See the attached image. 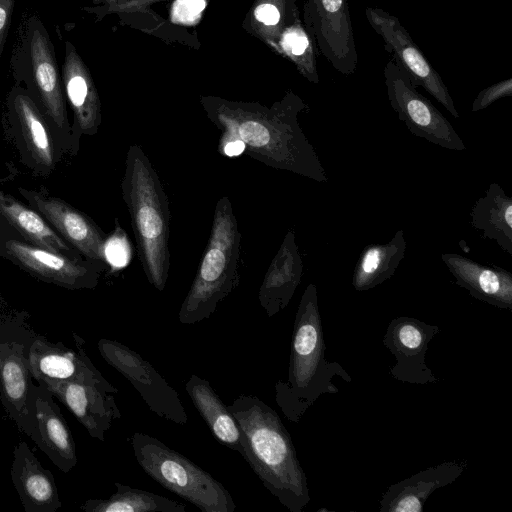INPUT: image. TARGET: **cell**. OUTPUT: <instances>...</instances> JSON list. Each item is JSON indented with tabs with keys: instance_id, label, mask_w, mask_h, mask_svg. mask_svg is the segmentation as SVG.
Listing matches in <instances>:
<instances>
[{
	"instance_id": "cell-1",
	"label": "cell",
	"mask_w": 512,
	"mask_h": 512,
	"mask_svg": "<svg viewBox=\"0 0 512 512\" xmlns=\"http://www.w3.org/2000/svg\"><path fill=\"white\" fill-rule=\"evenodd\" d=\"M200 103L208 119L222 130L221 145L241 140L245 154L269 167L328 182L298 122L299 113L308 110V105L293 91L271 106L218 96H201Z\"/></svg>"
},
{
	"instance_id": "cell-2",
	"label": "cell",
	"mask_w": 512,
	"mask_h": 512,
	"mask_svg": "<svg viewBox=\"0 0 512 512\" xmlns=\"http://www.w3.org/2000/svg\"><path fill=\"white\" fill-rule=\"evenodd\" d=\"M227 407L241 433L244 460L285 508L302 512L311 500L307 477L278 413L253 395H239Z\"/></svg>"
},
{
	"instance_id": "cell-3",
	"label": "cell",
	"mask_w": 512,
	"mask_h": 512,
	"mask_svg": "<svg viewBox=\"0 0 512 512\" xmlns=\"http://www.w3.org/2000/svg\"><path fill=\"white\" fill-rule=\"evenodd\" d=\"M325 349L317 287L311 283L296 311L287 379L275 384V401L293 423H298L321 395L339 392L333 378L352 381L338 362L326 359Z\"/></svg>"
},
{
	"instance_id": "cell-4",
	"label": "cell",
	"mask_w": 512,
	"mask_h": 512,
	"mask_svg": "<svg viewBox=\"0 0 512 512\" xmlns=\"http://www.w3.org/2000/svg\"><path fill=\"white\" fill-rule=\"evenodd\" d=\"M121 190L145 275L162 292L170 268L171 216L158 174L139 145L133 144L127 151Z\"/></svg>"
},
{
	"instance_id": "cell-5",
	"label": "cell",
	"mask_w": 512,
	"mask_h": 512,
	"mask_svg": "<svg viewBox=\"0 0 512 512\" xmlns=\"http://www.w3.org/2000/svg\"><path fill=\"white\" fill-rule=\"evenodd\" d=\"M241 233L230 199L215 206L210 237L192 285L180 307L182 324L209 319L217 306L239 285Z\"/></svg>"
},
{
	"instance_id": "cell-6",
	"label": "cell",
	"mask_w": 512,
	"mask_h": 512,
	"mask_svg": "<svg viewBox=\"0 0 512 512\" xmlns=\"http://www.w3.org/2000/svg\"><path fill=\"white\" fill-rule=\"evenodd\" d=\"M10 70L37 103L50 125L61 135L70 134L61 70L50 34L42 20L31 14L21 24L13 47Z\"/></svg>"
},
{
	"instance_id": "cell-7",
	"label": "cell",
	"mask_w": 512,
	"mask_h": 512,
	"mask_svg": "<svg viewBox=\"0 0 512 512\" xmlns=\"http://www.w3.org/2000/svg\"><path fill=\"white\" fill-rule=\"evenodd\" d=\"M131 446L138 465L155 482L202 512H234L236 504L221 482L159 439L135 432Z\"/></svg>"
},
{
	"instance_id": "cell-8",
	"label": "cell",
	"mask_w": 512,
	"mask_h": 512,
	"mask_svg": "<svg viewBox=\"0 0 512 512\" xmlns=\"http://www.w3.org/2000/svg\"><path fill=\"white\" fill-rule=\"evenodd\" d=\"M384 83L392 109L411 134L445 149H466L448 119L417 90L405 70L392 58L384 67Z\"/></svg>"
},
{
	"instance_id": "cell-9",
	"label": "cell",
	"mask_w": 512,
	"mask_h": 512,
	"mask_svg": "<svg viewBox=\"0 0 512 512\" xmlns=\"http://www.w3.org/2000/svg\"><path fill=\"white\" fill-rule=\"evenodd\" d=\"M97 347L105 362L129 381L153 413L175 424H187L188 415L178 392L150 362L115 340L102 338Z\"/></svg>"
},
{
	"instance_id": "cell-10",
	"label": "cell",
	"mask_w": 512,
	"mask_h": 512,
	"mask_svg": "<svg viewBox=\"0 0 512 512\" xmlns=\"http://www.w3.org/2000/svg\"><path fill=\"white\" fill-rule=\"evenodd\" d=\"M365 15L370 26L382 38L385 51L405 70L412 83L422 87L454 118H458L448 87L398 18L379 7H367Z\"/></svg>"
},
{
	"instance_id": "cell-11",
	"label": "cell",
	"mask_w": 512,
	"mask_h": 512,
	"mask_svg": "<svg viewBox=\"0 0 512 512\" xmlns=\"http://www.w3.org/2000/svg\"><path fill=\"white\" fill-rule=\"evenodd\" d=\"M303 24L334 69L344 75L355 72L358 55L347 0H306Z\"/></svg>"
},
{
	"instance_id": "cell-12",
	"label": "cell",
	"mask_w": 512,
	"mask_h": 512,
	"mask_svg": "<svg viewBox=\"0 0 512 512\" xmlns=\"http://www.w3.org/2000/svg\"><path fill=\"white\" fill-rule=\"evenodd\" d=\"M437 325L407 316L392 319L383 337V345L395 357L391 376L408 384H435L438 379L426 364L430 341L440 332Z\"/></svg>"
},
{
	"instance_id": "cell-13",
	"label": "cell",
	"mask_w": 512,
	"mask_h": 512,
	"mask_svg": "<svg viewBox=\"0 0 512 512\" xmlns=\"http://www.w3.org/2000/svg\"><path fill=\"white\" fill-rule=\"evenodd\" d=\"M5 249L11 259L44 281L69 289L94 288L98 283L103 262L81 263L80 259L19 240L7 241Z\"/></svg>"
},
{
	"instance_id": "cell-14",
	"label": "cell",
	"mask_w": 512,
	"mask_h": 512,
	"mask_svg": "<svg viewBox=\"0 0 512 512\" xmlns=\"http://www.w3.org/2000/svg\"><path fill=\"white\" fill-rule=\"evenodd\" d=\"M19 192L78 252L89 260L105 262L103 248L107 236L88 216L60 198L24 188H19Z\"/></svg>"
},
{
	"instance_id": "cell-15",
	"label": "cell",
	"mask_w": 512,
	"mask_h": 512,
	"mask_svg": "<svg viewBox=\"0 0 512 512\" xmlns=\"http://www.w3.org/2000/svg\"><path fill=\"white\" fill-rule=\"evenodd\" d=\"M37 381L59 399L95 439L104 441L113 421L121 417L114 397L118 390L46 378Z\"/></svg>"
},
{
	"instance_id": "cell-16",
	"label": "cell",
	"mask_w": 512,
	"mask_h": 512,
	"mask_svg": "<svg viewBox=\"0 0 512 512\" xmlns=\"http://www.w3.org/2000/svg\"><path fill=\"white\" fill-rule=\"evenodd\" d=\"M31 378L24 346L16 342L0 344L1 401L18 427L37 443Z\"/></svg>"
},
{
	"instance_id": "cell-17",
	"label": "cell",
	"mask_w": 512,
	"mask_h": 512,
	"mask_svg": "<svg viewBox=\"0 0 512 512\" xmlns=\"http://www.w3.org/2000/svg\"><path fill=\"white\" fill-rule=\"evenodd\" d=\"M77 346L76 352L59 344L36 339L27 353L32 376L36 380L46 378L118 390L103 377L79 344Z\"/></svg>"
},
{
	"instance_id": "cell-18",
	"label": "cell",
	"mask_w": 512,
	"mask_h": 512,
	"mask_svg": "<svg viewBox=\"0 0 512 512\" xmlns=\"http://www.w3.org/2000/svg\"><path fill=\"white\" fill-rule=\"evenodd\" d=\"M61 77L66 103L74 118L78 136L94 135L101 124L100 97L91 72L74 44L65 41Z\"/></svg>"
},
{
	"instance_id": "cell-19",
	"label": "cell",
	"mask_w": 512,
	"mask_h": 512,
	"mask_svg": "<svg viewBox=\"0 0 512 512\" xmlns=\"http://www.w3.org/2000/svg\"><path fill=\"white\" fill-rule=\"evenodd\" d=\"M8 114L18 128L27 154L44 172L54 169L56 154L50 123L30 94L15 84L7 95Z\"/></svg>"
},
{
	"instance_id": "cell-20",
	"label": "cell",
	"mask_w": 512,
	"mask_h": 512,
	"mask_svg": "<svg viewBox=\"0 0 512 512\" xmlns=\"http://www.w3.org/2000/svg\"><path fill=\"white\" fill-rule=\"evenodd\" d=\"M441 260L456 284L485 303L512 310V274L504 268L486 266L458 253H442Z\"/></svg>"
},
{
	"instance_id": "cell-21",
	"label": "cell",
	"mask_w": 512,
	"mask_h": 512,
	"mask_svg": "<svg viewBox=\"0 0 512 512\" xmlns=\"http://www.w3.org/2000/svg\"><path fill=\"white\" fill-rule=\"evenodd\" d=\"M467 461H446L392 484L380 500V512H422L431 494L462 475Z\"/></svg>"
},
{
	"instance_id": "cell-22",
	"label": "cell",
	"mask_w": 512,
	"mask_h": 512,
	"mask_svg": "<svg viewBox=\"0 0 512 512\" xmlns=\"http://www.w3.org/2000/svg\"><path fill=\"white\" fill-rule=\"evenodd\" d=\"M303 269L295 233L289 230L259 288V303L268 317H273L287 307L301 283Z\"/></svg>"
},
{
	"instance_id": "cell-23",
	"label": "cell",
	"mask_w": 512,
	"mask_h": 512,
	"mask_svg": "<svg viewBox=\"0 0 512 512\" xmlns=\"http://www.w3.org/2000/svg\"><path fill=\"white\" fill-rule=\"evenodd\" d=\"M33 411L37 445L61 471L69 472L77 463L75 442L52 394L41 384L33 385Z\"/></svg>"
},
{
	"instance_id": "cell-24",
	"label": "cell",
	"mask_w": 512,
	"mask_h": 512,
	"mask_svg": "<svg viewBox=\"0 0 512 512\" xmlns=\"http://www.w3.org/2000/svg\"><path fill=\"white\" fill-rule=\"evenodd\" d=\"M11 477L26 512H54L61 506L53 475L24 441L14 449Z\"/></svg>"
},
{
	"instance_id": "cell-25",
	"label": "cell",
	"mask_w": 512,
	"mask_h": 512,
	"mask_svg": "<svg viewBox=\"0 0 512 512\" xmlns=\"http://www.w3.org/2000/svg\"><path fill=\"white\" fill-rule=\"evenodd\" d=\"M302 25L296 0H254L242 22L247 33L279 56L286 40Z\"/></svg>"
},
{
	"instance_id": "cell-26",
	"label": "cell",
	"mask_w": 512,
	"mask_h": 512,
	"mask_svg": "<svg viewBox=\"0 0 512 512\" xmlns=\"http://www.w3.org/2000/svg\"><path fill=\"white\" fill-rule=\"evenodd\" d=\"M185 390L216 440L243 457L242 437L237 422L209 381L191 375Z\"/></svg>"
},
{
	"instance_id": "cell-27",
	"label": "cell",
	"mask_w": 512,
	"mask_h": 512,
	"mask_svg": "<svg viewBox=\"0 0 512 512\" xmlns=\"http://www.w3.org/2000/svg\"><path fill=\"white\" fill-rule=\"evenodd\" d=\"M470 223L481 237L495 241L512 256V198L498 183H491L470 212Z\"/></svg>"
},
{
	"instance_id": "cell-28",
	"label": "cell",
	"mask_w": 512,
	"mask_h": 512,
	"mask_svg": "<svg viewBox=\"0 0 512 512\" xmlns=\"http://www.w3.org/2000/svg\"><path fill=\"white\" fill-rule=\"evenodd\" d=\"M406 248L402 229H398L387 243L365 246L352 273L353 288L363 292L390 279L404 259Z\"/></svg>"
},
{
	"instance_id": "cell-29",
	"label": "cell",
	"mask_w": 512,
	"mask_h": 512,
	"mask_svg": "<svg viewBox=\"0 0 512 512\" xmlns=\"http://www.w3.org/2000/svg\"><path fill=\"white\" fill-rule=\"evenodd\" d=\"M0 213L32 244L79 259L67 243L35 210L0 191Z\"/></svg>"
},
{
	"instance_id": "cell-30",
	"label": "cell",
	"mask_w": 512,
	"mask_h": 512,
	"mask_svg": "<svg viewBox=\"0 0 512 512\" xmlns=\"http://www.w3.org/2000/svg\"><path fill=\"white\" fill-rule=\"evenodd\" d=\"M116 492L107 499L87 500L80 508L87 512H185L180 502L155 493L115 482Z\"/></svg>"
},
{
	"instance_id": "cell-31",
	"label": "cell",
	"mask_w": 512,
	"mask_h": 512,
	"mask_svg": "<svg viewBox=\"0 0 512 512\" xmlns=\"http://www.w3.org/2000/svg\"><path fill=\"white\" fill-rule=\"evenodd\" d=\"M103 254L104 261L113 269L124 268L131 260L132 251L129 240L117 219L114 231L104 242Z\"/></svg>"
},
{
	"instance_id": "cell-32",
	"label": "cell",
	"mask_w": 512,
	"mask_h": 512,
	"mask_svg": "<svg viewBox=\"0 0 512 512\" xmlns=\"http://www.w3.org/2000/svg\"><path fill=\"white\" fill-rule=\"evenodd\" d=\"M208 0H174L170 9V20L174 25H197L203 16Z\"/></svg>"
},
{
	"instance_id": "cell-33",
	"label": "cell",
	"mask_w": 512,
	"mask_h": 512,
	"mask_svg": "<svg viewBox=\"0 0 512 512\" xmlns=\"http://www.w3.org/2000/svg\"><path fill=\"white\" fill-rule=\"evenodd\" d=\"M163 1L168 0H125L117 4H103L97 5L95 7H83L82 10L87 13L94 14L97 21H99L110 14H117L122 16L144 11L149 9L151 5Z\"/></svg>"
},
{
	"instance_id": "cell-34",
	"label": "cell",
	"mask_w": 512,
	"mask_h": 512,
	"mask_svg": "<svg viewBox=\"0 0 512 512\" xmlns=\"http://www.w3.org/2000/svg\"><path fill=\"white\" fill-rule=\"evenodd\" d=\"M511 95L512 79L509 78L481 90L472 103L471 111L477 112L483 110L498 99Z\"/></svg>"
},
{
	"instance_id": "cell-35",
	"label": "cell",
	"mask_w": 512,
	"mask_h": 512,
	"mask_svg": "<svg viewBox=\"0 0 512 512\" xmlns=\"http://www.w3.org/2000/svg\"><path fill=\"white\" fill-rule=\"evenodd\" d=\"M16 0H0V60L11 27Z\"/></svg>"
},
{
	"instance_id": "cell-36",
	"label": "cell",
	"mask_w": 512,
	"mask_h": 512,
	"mask_svg": "<svg viewBox=\"0 0 512 512\" xmlns=\"http://www.w3.org/2000/svg\"><path fill=\"white\" fill-rule=\"evenodd\" d=\"M222 152L228 157L241 155L245 150V145L241 140H231L221 145Z\"/></svg>"
},
{
	"instance_id": "cell-37",
	"label": "cell",
	"mask_w": 512,
	"mask_h": 512,
	"mask_svg": "<svg viewBox=\"0 0 512 512\" xmlns=\"http://www.w3.org/2000/svg\"><path fill=\"white\" fill-rule=\"evenodd\" d=\"M91 1L97 5H103V4H117V3H121L125 0H91Z\"/></svg>"
}]
</instances>
